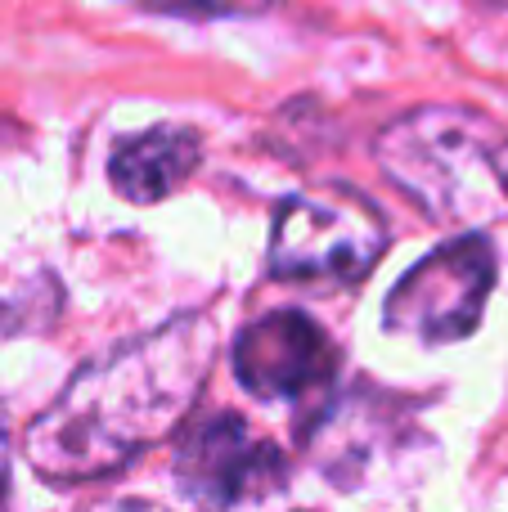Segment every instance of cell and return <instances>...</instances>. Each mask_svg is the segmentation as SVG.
I'll list each match as a JSON object with an SVG mask.
<instances>
[{
	"instance_id": "30bf717a",
	"label": "cell",
	"mask_w": 508,
	"mask_h": 512,
	"mask_svg": "<svg viewBox=\"0 0 508 512\" xmlns=\"http://www.w3.org/2000/svg\"><path fill=\"white\" fill-rule=\"evenodd\" d=\"M95 512H171V508L149 504V499H113V504H104V508H95Z\"/></svg>"
},
{
	"instance_id": "5b68a950",
	"label": "cell",
	"mask_w": 508,
	"mask_h": 512,
	"mask_svg": "<svg viewBox=\"0 0 508 512\" xmlns=\"http://www.w3.org/2000/svg\"><path fill=\"white\" fill-rule=\"evenodd\" d=\"M176 477L194 508L234 512L279 495L288 481V459L270 436L221 409V414L185 418L176 436Z\"/></svg>"
},
{
	"instance_id": "6da1fadb",
	"label": "cell",
	"mask_w": 508,
	"mask_h": 512,
	"mask_svg": "<svg viewBox=\"0 0 508 512\" xmlns=\"http://www.w3.org/2000/svg\"><path fill=\"white\" fill-rule=\"evenodd\" d=\"M216 360V319L189 310L153 333L95 355L32 418L27 463L54 486L122 472L149 445L185 427Z\"/></svg>"
},
{
	"instance_id": "9c48e42d",
	"label": "cell",
	"mask_w": 508,
	"mask_h": 512,
	"mask_svg": "<svg viewBox=\"0 0 508 512\" xmlns=\"http://www.w3.org/2000/svg\"><path fill=\"white\" fill-rule=\"evenodd\" d=\"M9 490V418H5V405H0V499Z\"/></svg>"
},
{
	"instance_id": "8992f818",
	"label": "cell",
	"mask_w": 508,
	"mask_h": 512,
	"mask_svg": "<svg viewBox=\"0 0 508 512\" xmlns=\"http://www.w3.org/2000/svg\"><path fill=\"white\" fill-rule=\"evenodd\" d=\"M338 346L302 310H270L234 342V378L257 400H306L338 378Z\"/></svg>"
},
{
	"instance_id": "3957f363",
	"label": "cell",
	"mask_w": 508,
	"mask_h": 512,
	"mask_svg": "<svg viewBox=\"0 0 508 512\" xmlns=\"http://www.w3.org/2000/svg\"><path fill=\"white\" fill-rule=\"evenodd\" d=\"M387 252V221L365 194L324 185L288 198L270 230V270L297 283H360Z\"/></svg>"
},
{
	"instance_id": "277c9868",
	"label": "cell",
	"mask_w": 508,
	"mask_h": 512,
	"mask_svg": "<svg viewBox=\"0 0 508 512\" xmlns=\"http://www.w3.org/2000/svg\"><path fill=\"white\" fill-rule=\"evenodd\" d=\"M495 288V248L477 230L441 243L428 252L392 292L383 306L387 333L414 337L423 346L464 342L482 324L486 297Z\"/></svg>"
},
{
	"instance_id": "ba28073f",
	"label": "cell",
	"mask_w": 508,
	"mask_h": 512,
	"mask_svg": "<svg viewBox=\"0 0 508 512\" xmlns=\"http://www.w3.org/2000/svg\"><path fill=\"white\" fill-rule=\"evenodd\" d=\"M153 14H180V18H243L270 9V0H131Z\"/></svg>"
},
{
	"instance_id": "52a82bcc",
	"label": "cell",
	"mask_w": 508,
	"mask_h": 512,
	"mask_svg": "<svg viewBox=\"0 0 508 512\" xmlns=\"http://www.w3.org/2000/svg\"><path fill=\"white\" fill-rule=\"evenodd\" d=\"M203 144L189 126H153L131 135L108 158V180L126 203H162L194 176Z\"/></svg>"
},
{
	"instance_id": "7a4b0ae2",
	"label": "cell",
	"mask_w": 508,
	"mask_h": 512,
	"mask_svg": "<svg viewBox=\"0 0 508 512\" xmlns=\"http://www.w3.org/2000/svg\"><path fill=\"white\" fill-rule=\"evenodd\" d=\"M378 167L441 225L482 230L508 216V131L477 108H410L378 135Z\"/></svg>"
}]
</instances>
